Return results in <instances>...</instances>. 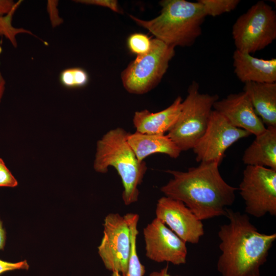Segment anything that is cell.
Masks as SVG:
<instances>
[{"mask_svg":"<svg viewBox=\"0 0 276 276\" xmlns=\"http://www.w3.org/2000/svg\"><path fill=\"white\" fill-rule=\"evenodd\" d=\"M217 162L200 163L187 172L168 170L173 178L160 188L165 196L182 201L200 220L226 216L238 188L222 177Z\"/></svg>","mask_w":276,"mask_h":276,"instance_id":"6da1fadb","label":"cell"},{"mask_svg":"<svg viewBox=\"0 0 276 276\" xmlns=\"http://www.w3.org/2000/svg\"><path fill=\"white\" fill-rule=\"evenodd\" d=\"M225 216L229 222L218 232L221 254L217 270L222 276H260L276 234L259 232L246 214L227 208Z\"/></svg>","mask_w":276,"mask_h":276,"instance_id":"7a4b0ae2","label":"cell"},{"mask_svg":"<svg viewBox=\"0 0 276 276\" xmlns=\"http://www.w3.org/2000/svg\"><path fill=\"white\" fill-rule=\"evenodd\" d=\"M160 14L150 20L132 15L130 18L147 29L160 41L175 48L192 45L201 35V26L206 17L198 1L163 0Z\"/></svg>","mask_w":276,"mask_h":276,"instance_id":"3957f363","label":"cell"},{"mask_svg":"<svg viewBox=\"0 0 276 276\" xmlns=\"http://www.w3.org/2000/svg\"><path fill=\"white\" fill-rule=\"evenodd\" d=\"M127 132L122 128L112 129L97 142L94 168L105 173L113 167L120 175L124 190L122 199L128 205L137 201L138 187L147 170L146 163L139 160L127 141Z\"/></svg>","mask_w":276,"mask_h":276,"instance_id":"277c9868","label":"cell"},{"mask_svg":"<svg viewBox=\"0 0 276 276\" xmlns=\"http://www.w3.org/2000/svg\"><path fill=\"white\" fill-rule=\"evenodd\" d=\"M218 99L217 95L201 93L195 81L189 85L178 119L167 134L181 151L193 149L203 136Z\"/></svg>","mask_w":276,"mask_h":276,"instance_id":"5b68a950","label":"cell"},{"mask_svg":"<svg viewBox=\"0 0 276 276\" xmlns=\"http://www.w3.org/2000/svg\"><path fill=\"white\" fill-rule=\"evenodd\" d=\"M174 55V47L156 38L152 39L150 50L145 54L136 56L122 72L124 87L133 94L148 93L159 84Z\"/></svg>","mask_w":276,"mask_h":276,"instance_id":"8992f818","label":"cell"},{"mask_svg":"<svg viewBox=\"0 0 276 276\" xmlns=\"http://www.w3.org/2000/svg\"><path fill=\"white\" fill-rule=\"evenodd\" d=\"M236 50L249 54L264 49L276 39V13L264 1L252 5L232 27Z\"/></svg>","mask_w":276,"mask_h":276,"instance_id":"52a82bcc","label":"cell"},{"mask_svg":"<svg viewBox=\"0 0 276 276\" xmlns=\"http://www.w3.org/2000/svg\"><path fill=\"white\" fill-rule=\"evenodd\" d=\"M238 189L246 214L256 218L276 216L275 170L247 166Z\"/></svg>","mask_w":276,"mask_h":276,"instance_id":"ba28073f","label":"cell"},{"mask_svg":"<svg viewBox=\"0 0 276 276\" xmlns=\"http://www.w3.org/2000/svg\"><path fill=\"white\" fill-rule=\"evenodd\" d=\"M103 236L98 253L105 268L126 276L131 247L127 219L118 213H110L104 219Z\"/></svg>","mask_w":276,"mask_h":276,"instance_id":"9c48e42d","label":"cell"},{"mask_svg":"<svg viewBox=\"0 0 276 276\" xmlns=\"http://www.w3.org/2000/svg\"><path fill=\"white\" fill-rule=\"evenodd\" d=\"M250 134L232 126L222 115L213 110L206 129L193 150L199 163L220 164L226 150L239 140Z\"/></svg>","mask_w":276,"mask_h":276,"instance_id":"30bf717a","label":"cell"},{"mask_svg":"<svg viewBox=\"0 0 276 276\" xmlns=\"http://www.w3.org/2000/svg\"><path fill=\"white\" fill-rule=\"evenodd\" d=\"M146 256L153 261L179 265L186 263V242L162 221L154 218L143 229Z\"/></svg>","mask_w":276,"mask_h":276,"instance_id":"8fae6325","label":"cell"},{"mask_svg":"<svg viewBox=\"0 0 276 276\" xmlns=\"http://www.w3.org/2000/svg\"><path fill=\"white\" fill-rule=\"evenodd\" d=\"M156 218L185 242L198 243L204 235L202 221L182 201L167 196L157 200Z\"/></svg>","mask_w":276,"mask_h":276,"instance_id":"7c38bea8","label":"cell"},{"mask_svg":"<svg viewBox=\"0 0 276 276\" xmlns=\"http://www.w3.org/2000/svg\"><path fill=\"white\" fill-rule=\"evenodd\" d=\"M213 110L222 115L232 126L258 135L266 127L255 111L247 94L242 91L231 94L213 105Z\"/></svg>","mask_w":276,"mask_h":276,"instance_id":"4fadbf2b","label":"cell"},{"mask_svg":"<svg viewBox=\"0 0 276 276\" xmlns=\"http://www.w3.org/2000/svg\"><path fill=\"white\" fill-rule=\"evenodd\" d=\"M233 59L234 73L242 82H275V58H258L236 50Z\"/></svg>","mask_w":276,"mask_h":276,"instance_id":"5bb4252c","label":"cell"},{"mask_svg":"<svg viewBox=\"0 0 276 276\" xmlns=\"http://www.w3.org/2000/svg\"><path fill=\"white\" fill-rule=\"evenodd\" d=\"M182 107V100L178 96L167 108L151 112L147 109L136 111L133 123L136 131L147 134H165L176 121Z\"/></svg>","mask_w":276,"mask_h":276,"instance_id":"9a60e30c","label":"cell"},{"mask_svg":"<svg viewBox=\"0 0 276 276\" xmlns=\"http://www.w3.org/2000/svg\"><path fill=\"white\" fill-rule=\"evenodd\" d=\"M243 91L265 126L276 127V83L247 82Z\"/></svg>","mask_w":276,"mask_h":276,"instance_id":"2e32d148","label":"cell"},{"mask_svg":"<svg viewBox=\"0 0 276 276\" xmlns=\"http://www.w3.org/2000/svg\"><path fill=\"white\" fill-rule=\"evenodd\" d=\"M127 141L137 158L140 161L149 155L162 153L173 158H177L181 151L167 134H154L137 131L128 133Z\"/></svg>","mask_w":276,"mask_h":276,"instance_id":"e0dca14e","label":"cell"},{"mask_svg":"<svg viewBox=\"0 0 276 276\" xmlns=\"http://www.w3.org/2000/svg\"><path fill=\"white\" fill-rule=\"evenodd\" d=\"M242 160L247 166L276 170V127H267L246 149Z\"/></svg>","mask_w":276,"mask_h":276,"instance_id":"ac0fdd59","label":"cell"},{"mask_svg":"<svg viewBox=\"0 0 276 276\" xmlns=\"http://www.w3.org/2000/svg\"><path fill=\"white\" fill-rule=\"evenodd\" d=\"M125 216L129 223L131 236V247L126 276H144L145 268L140 261L136 246L139 216L135 213H128Z\"/></svg>","mask_w":276,"mask_h":276,"instance_id":"d6986e66","label":"cell"},{"mask_svg":"<svg viewBox=\"0 0 276 276\" xmlns=\"http://www.w3.org/2000/svg\"><path fill=\"white\" fill-rule=\"evenodd\" d=\"M89 81L87 71L80 67H72L64 69L59 74V81L64 87L68 89L85 86Z\"/></svg>","mask_w":276,"mask_h":276,"instance_id":"ffe728a7","label":"cell"},{"mask_svg":"<svg viewBox=\"0 0 276 276\" xmlns=\"http://www.w3.org/2000/svg\"><path fill=\"white\" fill-rule=\"evenodd\" d=\"M205 16L215 17L236 9L239 0H198Z\"/></svg>","mask_w":276,"mask_h":276,"instance_id":"44dd1931","label":"cell"},{"mask_svg":"<svg viewBox=\"0 0 276 276\" xmlns=\"http://www.w3.org/2000/svg\"><path fill=\"white\" fill-rule=\"evenodd\" d=\"M152 39L146 34L140 33L131 34L127 39L129 50L136 55H142L147 53L150 49Z\"/></svg>","mask_w":276,"mask_h":276,"instance_id":"7402d4cb","label":"cell"},{"mask_svg":"<svg viewBox=\"0 0 276 276\" xmlns=\"http://www.w3.org/2000/svg\"><path fill=\"white\" fill-rule=\"evenodd\" d=\"M15 10H13L5 16L0 17V36H6L15 47L16 45L15 36L17 34L25 32L32 34L29 31L21 28L16 29L12 26V17Z\"/></svg>","mask_w":276,"mask_h":276,"instance_id":"603a6c76","label":"cell"},{"mask_svg":"<svg viewBox=\"0 0 276 276\" xmlns=\"http://www.w3.org/2000/svg\"><path fill=\"white\" fill-rule=\"evenodd\" d=\"M18 182L7 168L3 159L0 158V187L14 188Z\"/></svg>","mask_w":276,"mask_h":276,"instance_id":"cb8c5ba5","label":"cell"},{"mask_svg":"<svg viewBox=\"0 0 276 276\" xmlns=\"http://www.w3.org/2000/svg\"><path fill=\"white\" fill-rule=\"evenodd\" d=\"M75 2L83 4L104 7L117 13H122V11L118 5V2L116 0H77L75 1Z\"/></svg>","mask_w":276,"mask_h":276,"instance_id":"d4e9b609","label":"cell"},{"mask_svg":"<svg viewBox=\"0 0 276 276\" xmlns=\"http://www.w3.org/2000/svg\"><path fill=\"white\" fill-rule=\"evenodd\" d=\"M29 268V265L26 260L12 263L0 259V275L7 271L18 269L28 270Z\"/></svg>","mask_w":276,"mask_h":276,"instance_id":"484cf974","label":"cell"},{"mask_svg":"<svg viewBox=\"0 0 276 276\" xmlns=\"http://www.w3.org/2000/svg\"><path fill=\"white\" fill-rule=\"evenodd\" d=\"M20 2L15 3L11 0H0V17L5 16L16 9Z\"/></svg>","mask_w":276,"mask_h":276,"instance_id":"4316f807","label":"cell"},{"mask_svg":"<svg viewBox=\"0 0 276 276\" xmlns=\"http://www.w3.org/2000/svg\"><path fill=\"white\" fill-rule=\"evenodd\" d=\"M6 235L0 218V249H3L6 243Z\"/></svg>","mask_w":276,"mask_h":276,"instance_id":"83f0119b","label":"cell"},{"mask_svg":"<svg viewBox=\"0 0 276 276\" xmlns=\"http://www.w3.org/2000/svg\"><path fill=\"white\" fill-rule=\"evenodd\" d=\"M149 276H172L168 272V266L162 268L159 271H153Z\"/></svg>","mask_w":276,"mask_h":276,"instance_id":"f1b7e54d","label":"cell"},{"mask_svg":"<svg viewBox=\"0 0 276 276\" xmlns=\"http://www.w3.org/2000/svg\"><path fill=\"white\" fill-rule=\"evenodd\" d=\"M6 88V81L0 71V102L2 100Z\"/></svg>","mask_w":276,"mask_h":276,"instance_id":"f546056e","label":"cell"},{"mask_svg":"<svg viewBox=\"0 0 276 276\" xmlns=\"http://www.w3.org/2000/svg\"><path fill=\"white\" fill-rule=\"evenodd\" d=\"M112 276H122L120 273L117 271H113L112 273Z\"/></svg>","mask_w":276,"mask_h":276,"instance_id":"4dcf8cb0","label":"cell"}]
</instances>
